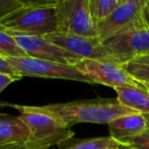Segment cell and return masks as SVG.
<instances>
[{
  "label": "cell",
  "instance_id": "obj_7",
  "mask_svg": "<svg viewBox=\"0 0 149 149\" xmlns=\"http://www.w3.org/2000/svg\"><path fill=\"white\" fill-rule=\"evenodd\" d=\"M74 67L82 73L92 83L102 84L113 88L133 85L145 87L143 83L136 80L130 73L126 71L124 65L106 60L80 59L74 64Z\"/></svg>",
  "mask_w": 149,
  "mask_h": 149
},
{
  "label": "cell",
  "instance_id": "obj_25",
  "mask_svg": "<svg viewBox=\"0 0 149 149\" xmlns=\"http://www.w3.org/2000/svg\"><path fill=\"white\" fill-rule=\"evenodd\" d=\"M138 60H144V61H149V55L148 56H143V57H140V58H137ZM136 60V59H134Z\"/></svg>",
  "mask_w": 149,
  "mask_h": 149
},
{
  "label": "cell",
  "instance_id": "obj_1",
  "mask_svg": "<svg viewBox=\"0 0 149 149\" xmlns=\"http://www.w3.org/2000/svg\"><path fill=\"white\" fill-rule=\"evenodd\" d=\"M57 119L68 128L79 123L110 124L122 116L138 114L136 111L122 106L118 100H81L69 102H58L46 106H35Z\"/></svg>",
  "mask_w": 149,
  "mask_h": 149
},
{
  "label": "cell",
  "instance_id": "obj_24",
  "mask_svg": "<svg viewBox=\"0 0 149 149\" xmlns=\"http://www.w3.org/2000/svg\"><path fill=\"white\" fill-rule=\"evenodd\" d=\"M146 15H147L148 17V20H149V0H146Z\"/></svg>",
  "mask_w": 149,
  "mask_h": 149
},
{
  "label": "cell",
  "instance_id": "obj_20",
  "mask_svg": "<svg viewBox=\"0 0 149 149\" xmlns=\"http://www.w3.org/2000/svg\"><path fill=\"white\" fill-rule=\"evenodd\" d=\"M0 73H5V74H9V75H12V76L22 78V76L18 75V73L16 72L15 69L8 63L6 58L2 57V56H0Z\"/></svg>",
  "mask_w": 149,
  "mask_h": 149
},
{
  "label": "cell",
  "instance_id": "obj_13",
  "mask_svg": "<svg viewBox=\"0 0 149 149\" xmlns=\"http://www.w3.org/2000/svg\"><path fill=\"white\" fill-rule=\"evenodd\" d=\"M118 102L122 106L145 116L149 115V91L146 87L124 85L115 88Z\"/></svg>",
  "mask_w": 149,
  "mask_h": 149
},
{
  "label": "cell",
  "instance_id": "obj_5",
  "mask_svg": "<svg viewBox=\"0 0 149 149\" xmlns=\"http://www.w3.org/2000/svg\"><path fill=\"white\" fill-rule=\"evenodd\" d=\"M6 60L22 77L30 76L41 77V78L65 79V80H73L93 84L86 76L79 72L72 65L37 59L30 56L7 57Z\"/></svg>",
  "mask_w": 149,
  "mask_h": 149
},
{
  "label": "cell",
  "instance_id": "obj_9",
  "mask_svg": "<svg viewBox=\"0 0 149 149\" xmlns=\"http://www.w3.org/2000/svg\"><path fill=\"white\" fill-rule=\"evenodd\" d=\"M15 39L19 47L28 56L42 60L72 65L82 58L66 51L63 48L49 42L43 36H29L22 33H8Z\"/></svg>",
  "mask_w": 149,
  "mask_h": 149
},
{
  "label": "cell",
  "instance_id": "obj_8",
  "mask_svg": "<svg viewBox=\"0 0 149 149\" xmlns=\"http://www.w3.org/2000/svg\"><path fill=\"white\" fill-rule=\"evenodd\" d=\"M43 37L51 43L83 59L106 60L121 64L104 47V43L98 37H84L61 31L52 33Z\"/></svg>",
  "mask_w": 149,
  "mask_h": 149
},
{
  "label": "cell",
  "instance_id": "obj_28",
  "mask_svg": "<svg viewBox=\"0 0 149 149\" xmlns=\"http://www.w3.org/2000/svg\"><path fill=\"white\" fill-rule=\"evenodd\" d=\"M113 149H125V148L122 147V146H120V147H118V148H113Z\"/></svg>",
  "mask_w": 149,
  "mask_h": 149
},
{
  "label": "cell",
  "instance_id": "obj_23",
  "mask_svg": "<svg viewBox=\"0 0 149 149\" xmlns=\"http://www.w3.org/2000/svg\"><path fill=\"white\" fill-rule=\"evenodd\" d=\"M0 149H31L24 143H14V144H5L0 145Z\"/></svg>",
  "mask_w": 149,
  "mask_h": 149
},
{
  "label": "cell",
  "instance_id": "obj_22",
  "mask_svg": "<svg viewBox=\"0 0 149 149\" xmlns=\"http://www.w3.org/2000/svg\"><path fill=\"white\" fill-rule=\"evenodd\" d=\"M24 4H33V5H51L58 4L60 0H22Z\"/></svg>",
  "mask_w": 149,
  "mask_h": 149
},
{
  "label": "cell",
  "instance_id": "obj_17",
  "mask_svg": "<svg viewBox=\"0 0 149 149\" xmlns=\"http://www.w3.org/2000/svg\"><path fill=\"white\" fill-rule=\"evenodd\" d=\"M128 73L132 75L136 80L141 83L149 84V61L144 60H132L124 65Z\"/></svg>",
  "mask_w": 149,
  "mask_h": 149
},
{
  "label": "cell",
  "instance_id": "obj_12",
  "mask_svg": "<svg viewBox=\"0 0 149 149\" xmlns=\"http://www.w3.org/2000/svg\"><path fill=\"white\" fill-rule=\"evenodd\" d=\"M29 135L28 126L17 116L0 115V145L26 143Z\"/></svg>",
  "mask_w": 149,
  "mask_h": 149
},
{
  "label": "cell",
  "instance_id": "obj_18",
  "mask_svg": "<svg viewBox=\"0 0 149 149\" xmlns=\"http://www.w3.org/2000/svg\"><path fill=\"white\" fill-rule=\"evenodd\" d=\"M122 147L128 149H149V131L137 136L129 137L119 141Z\"/></svg>",
  "mask_w": 149,
  "mask_h": 149
},
{
  "label": "cell",
  "instance_id": "obj_15",
  "mask_svg": "<svg viewBox=\"0 0 149 149\" xmlns=\"http://www.w3.org/2000/svg\"><path fill=\"white\" fill-rule=\"evenodd\" d=\"M124 1L126 0H89L90 10L95 22L107 17Z\"/></svg>",
  "mask_w": 149,
  "mask_h": 149
},
{
  "label": "cell",
  "instance_id": "obj_10",
  "mask_svg": "<svg viewBox=\"0 0 149 149\" xmlns=\"http://www.w3.org/2000/svg\"><path fill=\"white\" fill-rule=\"evenodd\" d=\"M146 0H126L107 17L96 22L97 37L102 42L106 41L139 20L144 15Z\"/></svg>",
  "mask_w": 149,
  "mask_h": 149
},
{
  "label": "cell",
  "instance_id": "obj_6",
  "mask_svg": "<svg viewBox=\"0 0 149 149\" xmlns=\"http://www.w3.org/2000/svg\"><path fill=\"white\" fill-rule=\"evenodd\" d=\"M58 31L97 37L96 22L89 0H60L58 3Z\"/></svg>",
  "mask_w": 149,
  "mask_h": 149
},
{
  "label": "cell",
  "instance_id": "obj_30",
  "mask_svg": "<svg viewBox=\"0 0 149 149\" xmlns=\"http://www.w3.org/2000/svg\"><path fill=\"white\" fill-rule=\"evenodd\" d=\"M0 115H2V114H0Z\"/></svg>",
  "mask_w": 149,
  "mask_h": 149
},
{
  "label": "cell",
  "instance_id": "obj_11",
  "mask_svg": "<svg viewBox=\"0 0 149 149\" xmlns=\"http://www.w3.org/2000/svg\"><path fill=\"white\" fill-rule=\"evenodd\" d=\"M147 125L148 121L146 116L140 113L122 116L109 124L110 136L119 142L146 132Z\"/></svg>",
  "mask_w": 149,
  "mask_h": 149
},
{
  "label": "cell",
  "instance_id": "obj_19",
  "mask_svg": "<svg viewBox=\"0 0 149 149\" xmlns=\"http://www.w3.org/2000/svg\"><path fill=\"white\" fill-rule=\"evenodd\" d=\"M24 5L22 0H0V18Z\"/></svg>",
  "mask_w": 149,
  "mask_h": 149
},
{
  "label": "cell",
  "instance_id": "obj_29",
  "mask_svg": "<svg viewBox=\"0 0 149 149\" xmlns=\"http://www.w3.org/2000/svg\"><path fill=\"white\" fill-rule=\"evenodd\" d=\"M124 148H125V147H124ZM125 149H128V148H125Z\"/></svg>",
  "mask_w": 149,
  "mask_h": 149
},
{
  "label": "cell",
  "instance_id": "obj_27",
  "mask_svg": "<svg viewBox=\"0 0 149 149\" xmlns=\"http://www.w3.org/2000/svg\"><path fill=\"white\" fill-rule=\"evenodd\" d=\"M146 118H147V121H148V125H147V130L149 131V115L148 116H146Z\"/></svg>",
  "mask_w": 149,
  "mask_h": 149
},
{
  "label": "cell",
  "instance_id": "obj_4",
  "mask_svg": "<svg viewBox=\"0 0 149 149\" xmlns=\"http://www.w3.org/2000/svg\"><path fill=\"white\" fill-rule=\"evenodd\" d=\"M146 8V7H145ZM104 47L122 65L149 55V20L144 15L102 42Z\"/></svg>",
  "mask_w": 149,
  "mask_h": 149
},
{
  "label": "cell",
  "instance_id": "obj_16",
  "mask_svg": "<svg viewBox=\"0 0 149 149\" xmlns=\"http://www.w3.org/2000/svg\"><path fill=\"white\" fill-rule=\"evenodd\" d=\"M0 56L2 57H24L28 56L19 47L11 35L0 31Z\"/></svg>",
  "mask_w": 149,
  "mask_h": 149
},
{
  "label": "cell",
  "instance_id": "obj_14",
  "mask_svg": "<svg viewBox=\"0 0 149 149\" xmlns=\"http://www.w3.org/2000/svg\"><path fill=\"white\" fill-rule=\"evenodd\" d=\"M121 145L116 139L109 136L80 140L63 149H113L118 148Z\"/></svg>",
  "mask_w": 149,
  "mask_h": 149
},
{
  "label": "cell",
  "instance_id": "obj_2",
  "mask_svg": "<svg viewBox=\"0 0 149 149\" xmlns=\"http://www.w3.org/2000/svg\"><path fill=\"white\" fill-rule=\"evenodd\" d=\"M12 107L19 112L18 118L29 128L30 135L26 145L31 149H50L52 146L61 145L74 136V132L61 124L57 119L35 106L3 104Z\"/></svg>",
  "mask_w": 149,
  "mask_h": 149
},
{
  "label": "cell",
  "instance_id": "obj_21",
  "mask_svg": "<svg viewBox=\"0 0 149 149\" xmlns=\"http://www.w3.org/2000/svg\"><path fill=\"white\" fill-rule=\"evenodd\" d=\"M19 79H22V78L12 76V75H9V74H5V73H0V93H1V91H3V89H5L10 83L19 80Z\"/></svg>",
  "mask_w": 149,
  "mask_h": 149
},
{
  "label": "cell",
  "instance_id": "obj_3",
  "mask_svg": "<svg viewBox=\"0 0 149 149\" xmlns=\"http://www.w3.org/2000/svg\"><path fill=\"white\" fill-rule=\"evenodd\" d=\"M0 31L29 36H46L58 31V4H24L0 18Z\"/></svg>",
  "mask_w": 149,
  "mask_h": 149
},
{
  "label": "cell",
  "instance_id": "obj_26",
  "mask_svg": "<svg viewBox=\"0 0 149 149\" xmlns=\"http://www.w3.org/2000/svg\"><path fill=\"white\" fill-rule=\"evenodd\" d=\"M143 84L145 85V87H146V88H147V90L149 91V84H148V83H143Z\"/></svg>",
  "mask_w": 149,
  "mask_h": 149
}]
</instances>
